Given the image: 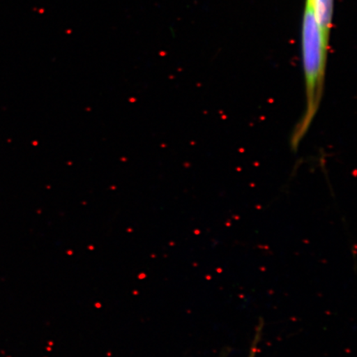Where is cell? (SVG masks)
<instances>
[{
    "label": "cell",
    "mask_w": 357,
    "mask_h": 357,
    "mask_svg": "<svg viewBox=\"0 0 357 357\" xmlns=\"http://www.w3.org/2000/svg\"><path fill=\"white\" fill-rule=\"evenodd\" d=\"M301 45L305 109L290 138L294 150L298 149L319 112L324 96L329 49V40L321 32L309 0H306L303 13Z\"/></svg>",
    "instance_id": "6da1fadb"
},
{
    "label": "cell",
    "mask_w": 357,
    "mask_h": 357,
    "mask_svg": "<svg viewBox=\"0 0 357 357\" xmlns=\"http://www.w3.org/2000/svg\"><path fill=\"white\" fill-rule=\"evenodd\" d=\"M309 2L321 32L330 41L334 0H309Z\"/></svg>",
    "instance_id": "7a4b0ae2"
},
{
    "label": "cell",
    "mask_w": 357,
    "mask_h": 357,
    "mask_svg": "<svg viewBox=\"0 0 357 357\" xmlns=\"http://www.w3.org/2000/svg\"><path fill=\"white\" fill-rule=\"evenodd\" d=\"M263 327H264V323L261 319L260 322L257 326L255 335H254L251 347H250L248 357H256L257 356L259 343H260L262 337Z\"/></svg>",
    "instance_id": "3957f363"
}]
</instances>
